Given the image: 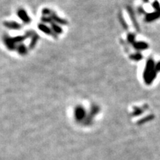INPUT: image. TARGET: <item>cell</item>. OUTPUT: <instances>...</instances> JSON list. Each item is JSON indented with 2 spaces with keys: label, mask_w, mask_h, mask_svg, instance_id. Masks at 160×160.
Returning a JSON list of instances; mask_svg holds the SVG:
<instances>
[{
  "label": "cell",
  "mask_w": 160,
  "mask_h": 160,
  "mask_svg": "<svg viewBox=\"0 0 160 160\" xmlns=\"http://www.w3.org/2000/svg\"><path fill=\"white\" fill-rule=\"evenodd\" d=\"M157 70L155 69V64L153 59H148L146 63L143 74L144 80L147 85H151L157 76Z\"/></svg>",
  "instance_id": "6da1fadb"
},
{
  "label": "cell",
  "mask_w": 160,
  "mask_h": 160,
  "mask_svg": "<svg viewBox=\"0 0 160 160\" xmlns=\"http://www.w3.org/2000/svg\"><path fill=\"white\" fill-rule=\"evenodd\" d=\"M133 46L136 49H138V50H145L147 48L148 45L147 43L144 42H139L133 43Z\"/></svg>",
  "instance_id": "7a4b0ae2"
},
{
  "label": "cell",
  "mask_w": 160,
  "mask_h": 160,
  "mask_svg": "<svg viewBox=\"0 0 160 160\" xmlns=\"http://www.w3.org/2000/svg\"><path fill=\"white\" fill-rule=\"evenodd\" d=\"M131 58H132L133 59H134V60L139 61L141 59V58H142V56H141V54H139V53H136V54H135L134 56H132Z\"/></svg>",
  "instance_id": "3957f363"
},
{
  "label": "cell",
  "mask_w": 160,
  "mask_h": 160,
  "mask_svg": "<svg viewBox=\"0 0 160 160\" xmlns=\"http://www.w3.org/2000/svg\"><path fill=\"white\" fill-rule=\"evenodd\" d=\"M128 41L130 42H134V35L133 34H129L128 35Z\"/></svg>",
  "instance_id": "277c9868"
},
{
  "label": "cell",
  "mask_w": 160,
  "mask_h": 160,
  "mask_svg": "<svg viewBox=\"0 0 160 160\" xmlns=\"http://www.w3.org/2000/svg\"><path fill=\"white\" fill-rule=\"evenodd\" d=\"M155 69H156L157 72L160 71V62H159L157 64V65L155 66Z\"/></svg>",
  "instance_id": "5b68a950"
}]
</instances>
